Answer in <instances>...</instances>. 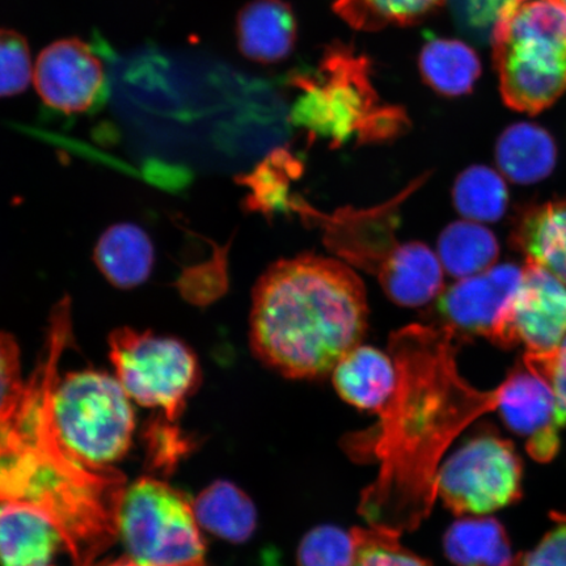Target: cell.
<instances>
[{
  "instance_id": "cell-1",
  "label": "cell",
  "mask_w": 566,
  "mask_h": 566,
  "mask_svg": "<svg viewBox=\"0 0 566 566\" xmlns=\"http://www.w3.org/2000/svg\"><path fill=\"white\" fill-rule=\"evenodd\" d=\"M455 336L448 327L409 325L389 339L398 386L378 427L348 446L356 458L380 463L359 505L371 527L401 535L419 526L434 504L444 450L473 420L497 409V388L479 391L460 377Z\"/></svg>"
},
{
  "instance_id": "cell-2",
  "label": "cell",
  "mask_w": 566,
  "mask_h": 566,
  "mask_svg": "<svg viewBox=\"0 0 566 566\" xmlns=\"http://www.w3.org/2000/svg\"><path fill=\"white\" fill-rule=\"evenodd\" d=\"M71 336L69 322L49 323L44 358L15 412L0 422V502L48 516L75 563L88 566L118 534L125 478L115 469L94 470L77 462L55 433L52 394Z\"/></svg>"
},
{
  "instance_id": "cell-3",
  "label": "cell",
  "mask_w": 566,
  "mask_h": 566,
  "mask_svg": "<svg viewBox=\"0 0 566 566\" xmlns=\"http://www.w3.org/2000/svg\"><path fill=\"white\" fill-rule=\"evenodd\" d=\"M367 317L364 282L350 266L316 254L283 259L253 287L252 350L287 378L323 377L363 342Z\"/></svg>"
},
{
  "instance_id": "cell-4",
  "label": "cell",
  "mask_w": 566,
  "mask_h": 566,
  "mask_svg": "<svg viewBox=\"0 0 566 566\" xmlns=\"http://www.w3.org/2000/svg\"><path fill=\"white\" fill-rule=\"evenodd\" d=\"M371 65L349 46L327 49L316 74H296L300 91L292 122L311 137L329 139L332 146L357 136L360 142L398 137L409 125L405 109L381 104L371 83Z\"/></svg>"
},
{
  "instance_id": "cell-5",
  "label": "cell",
  "mask_w": 566,
  "mask_h": 566,
  "mask_svg": "<svg viewBox=\"0 0 566 566\" xmlns=\"http://www.w3.org/2000/svg\"><path fill=\"white\" fill-rule=\"evenodd\" d=\"M493 63L509 108L536 115L566 91V12L554 0H509L492 28Z\"/></svg>"
},
{
  "instance_id": "cell-6",
  "label": "cell",
  "mask_w": 566,
  "mask_h": 566,
  "mask_svg": "<svg viewBox=\"0 0 566 566\" xmlns=\"http://www.w3.org/2000/svg\"><path fill=\"white\" fill-rule=\"evenodd\" d=\"M118 379L98 371L70 373L56 380L52 417L63 448L94 470L112 469L132 444L134 413Z\"/></svg>"
},
{
  "instance_id": "cell-7",
  "label": "cell",
  "mask_w": 566,
  "mask_h": 566,
  "mask_svg": "<svg viewBox=\"0 0 566 566\" xmlns=\"http://www.w3.org/2000/svg\"><path fill=\"white\" fill-rule=\"evenodd\" d=\"M118 534L140 566H205V543L187 495L153 478L124 492Z\"/></svg>"
},
{
  "instance_id": "cell-8",
  "label": "cell",
  "mask_w": 566,
  "mask_h": 566,
  "mask_svg": "<svg viewBox=\"0 0 566 566\" xmlns=\"http://www.w3.org/2000/svg\"><path fill=\"white\" fill-rule=\"evenodd\" d=\"M117 379L140 406L165 410L175 422L201 380L196 354L181 339L150 331L117 328L108 338Z\"/></svg>"
},
{
  "instance_id": "cell-9",
  "label": "cell",
  "mask_w": 566,
  "mask_h": 566,
  "mask_svg": "<svg viewBox=\"0 0 566 566\" xmlns=\"http://www.w3.org/2000/svg\"><path fill=\"white\" fill-rule=\"evenodd\" d=\"M522 464L513 444L473 437L440 467L437 494L455 514H490L521 497Z\"/></svg>"
},
{
  "instance_id": "cell-10",
  "label": "cell",
  "mask_w": 566,
  "mask_h": 566,
  "mask_svg": "<svg viewBox=\"0 0 566 566\" xmlns=\"http://www.w3.org/2000/svg\"><path fill=\"white\" fill-rule=\"evenodd\" d=\"M566 336V285L547 268L527 260L523 282L509 306L494 344L523 345L530 354L548 353Z\"/></svg>"
},
{
  "instance_id": "cell-11",
  "label": "cell",
  "mask_w": 566,
  "mask_h": 566,
  "mask_svg": "<svg viewBox=\"0 0 566 566\" xmlns=\"http://www.w3.org/2000/svg\"><path fill=\"white\" fill-rule=\"evenodd\" d=\"M35 91L51 108L73 115L94 108L105 92L103 62L80 39L53 42L33 67Z\"/></svg>"
},
{
  "instance_id": "cell-12",
  "label": "cell",
  "mask_w": 566,
  "mask_h": 566,
  "mask_svg": "<svg viewBox=\"0 0 566 566\" xmlns=\"http://www.w3.org/2000/svg\"><path fill=\"white\" fill-rule=\"evenodd\" d=\"M523 275L525 271L521 268L502 264L460 280L446 290L438 302L444 327L455 335L481 336L494 343Z\"/></svg>"
},
{
  "instance_id": "cell-13",
  "label": "cell",
  "mask_w": 566,
  "mask_h": 566,
  "mask_svg": "<svg viewBox=\"0 0 566 566\" xmlns=\"http://www.w3.org/2000/svg\"><path fill=\"white\" fill-rule=\"evenodd\" d=\"M497 410L509 428L527 438V451L537 462H549L560 446L554 392L541 377L523 366L497 388Z\"/></svg>"
},
{
  "instance_id": "cell-14",
  "label": "cell",
  "mask_w": 566,
  "mask_h": 566,
  "mask_svg": "<svg viewBox=\"0 0 566 566\" xmlns=\"http://www.w3.org/2000/svg\"><path fill=\"white\" fill-rule=\"evenodd\" d=\"M400 198L370 210L337 211L334 217L315 214L325 228V242L349 263L377 273L398 243L394 238Z\"/></svg>"
},
{
  "instance_id": "cell-15",
  "label": "cell",
  "mask_w": 566,
  "mask_h": 566,
  "mask_svg": "<svg viewBox=\"0 0 566 566\" xmlns=\"http://www.w3.org/2000/svg\"><path fill=\"white\" fill-rule=\"evenodd\" d=\"M443 265L427 244H398L378 269L388 298L402 307H421L442 294Z\"/></svg>"
},
{
  "instance_id": "cell-16",
  "label": "cell",
  "mask_w": 566,
  "mask_h": 566,
  "mask_svg": "<svg viewBox=\"0 0 566 566\" xmlns=\"http://www.w3.org/2000/svg\"><path fill=\"white\" fill-rule=\"evenodd\" d=\"M237 35L248 60L271 65L293 53L298 24L285 0H253L239 13Z\"/></svg>"
},
{
  "instance_id": "cell-17",
  "label": "cell",
  "mask_w": 566,
  "mask_h": 566,
  "mask_svg": "<svg viewBox=\"0 0 566 566\" xmlns=\"http://www.w3.org/2000/svg\"><path fill=\"white\" fill-rule=\"evenodd\" d=\"M332 371L338 395L349 405L369 412L380 413L398 386L392 357L373 346H356Z\"/></svg>"
},
{
  "instance_id": "cell-18",
  "label": "cell",
  "mask_w": 566,
  "mask_h": 566,
  "mask_svg": "<svg viewBox=\"0 0 566 566\" xmlns=\"http://www.w3.org/2000/svg\"><path fill=\"white\" fill-rule=\"evenodd\" d=\"M63 544L54 523L32 507L0 502V565L53 566Z\"/></svg>"
},
{
  "instance_id": "cell-19",
  "label": "cell",
  "mask_w": 566,
  "mask_h": 566,
  "mask_svg": "<svg viewBox=\"0 0 566 566\" xmlns=\"http://www.w3.org/2000/svg\"><path fill=\"white\" fill-rule=\"evenodd\" d=\"M94 259L106 281L127 290L142 285L150 277L155 250L150 237L139 226L117 223L98 238Z\"/></svg>"
},
{
  "instance_id": "cell-20",
  "label": "cell",
  "mask_w": 566,
  "mask_h": 566,
  "mask_svg": "<svg viewBox=\"0 0 566 566\" xmlns=\"http://www.w3.org/2000/svg\"><path fill=\"white\" fill-rule=\"evenodd\" d=\"M557 148L551 134L539 125L509 126L495 146V160L507 179L534 184L546 179L556 166Z\"/></svg>"
},
{
  "instance_id": "cell-21",
  "label": "cell",
  "mask_w": 566,
  "mask_h": 566,
  "mask_svg": "<svg viewBox=\"0 0 566 566\" xmlns=\"http://www.w3.org/2000/svg\"><path fill=\"white\" fill-rule=\"evenodd\" d=\"M513 243L566 285V200L527 210L515 226Z\"/></svg>"
},
{
  "instance_id": "cell-22",
  "label": "cell",
  "mask_w": 566,
  "mask_h": 566,
  "mask_svg": "<svg viewBox=\"0 0 566 566\" xmlns=\"http://www.w3.org/2000/svg\"><path fill=\"white\" fill-rule=\"evenodd\" d=\"M198 525L231 543H244L258 527V511L248 495L229 481H216L193 504Z\"/></svg>"
},
{
  "instance_id": "cell-23",
  "label": "cell",
  "mask_w": 566,
  "mask_h": 566,
  "mask_svg": "<svg viewBox=\"0 0 566 566\" xmlns=\"http://www.w3.org/2000/svg\"><path fill=\"white\" fill-rule=\"evenodd\" d=\"M419 67L422 81L448 97L470 94L481 75L476 52L452 39L429 40L421 49Z\"/></svg>"
},
{
  "instance_id": "cell-24",
  "label": "cell",
  "mask_w": 566,
  "mask_h": 566,
  "mask_svg": "<svg viewBox=\"0 0 566 566\" xmlns=\"http://www.w3.org/2000/svg\"><path fill=\"white\" fill-rule=\"evenodd\" d=\"M443 549L457 566H507L514 557L505 528L493 518L452 523L446 531Z\"/></svg>"
},
{
  "instance_id": "cell-25",
  "label": "cell",
  "mask_w": 566,
  "mask_h": 566,
  "mask_svg": "<svg viewBox=\"0 0 566 566\" xmlns=\"http://www.w3.org/2000/svg\"><path fill=\"white\" fill-rule=\"evenodd\" d=\"M499 253V242L491 230L469 219L448 226L438 240V258L444 271L459 280L488 271Z\"/></svg>"
},
{
  "instance_id": "cell-26",
  "label": "cell",
  "mask_w": 566,
  "mask_h": 566,
  "mask_svg": "<svg viewBox=\"0 0 566 566\" xmlns=\"http://www.w3.org/2000/svg\"><path fill=\"white\" fill-rule=\"evenodd\" d=\"M301 174L302 165L298 159L285 150H275L253 171L239 177V182L250 189L245 200L247 208L265 216L292 209L290 182Z\"/></svg>"
},
{
  "instance_id": "cell-27",
  "label": "cell",
  "mask_w": 566,
  "mask_h": 566,
  "mask_svg": "<svg viewBox=\"0 0 566 566\" xmlns=\"http://www.w3.org/2000/svg\"><path fill=\"white\" fill-rule=\"evenodd\" d=\"M452 200L459 214L473 222H497L509 203L506 182L485 166H473L458 176Z\"/></svg>"
},
{
  "instance_id": "cell-28",
  "label": "cell",
  "mask_w": 566,
  "mask_h": 566,
  "mask_svg": "<svg viewBox=\"0 0 566 566\" xmlns=\"http://www.w3.org/2000/svg\"><path fill=\"white\" fill-rule=\"evenodd\" d=\"M444 0H336L339 18L358 31L374 32L388 25H412L440 9Z\"/></svg>"
},
{
  "instance_id": "cell-29",
  "label": "cell",
  "mask_w": 566,
  "mask_h": 566,
  "mask_svg": "<svg viewBox=\"0 0 566 566\" xmlns=\"http://www.w3.org/2000/svg\"><path fill=\"white\" fill-rule=\"evenodd\" d=\"M357 552L353 530L348 533L337 526L322 525L304 535L296 563L298 566H354Z\"/></svg>"
},
{
  "instance_id": "cell-30",
  "label": "cell",
  "mask_w": 566,
  "mask_h": 566,
  "mask_svg": "<svg viewBox=\"0 0 566 566\" xmlns=\"http://www.w3.org/2000/svg\"><path fill=\"white\" fill-rule=\"evenodd\" d=\"M357 562L354 566H433L407 549L400 535L377 527L354 528Z\"/></svg>"
},
{
  "instance_id": "cell-31",
  "label": "cell",
  "mask_w": 566,
  "mask_h": 566,
  "mask_svg": "<svg viewBox=\"0 0 566 566\" xmlns=\"http://www.w3.org/2000/svg\"><path fill=\"white\" fill-rule=\"evenodd\" d=\"M32 77L31 52L24 35L0 30V97L20 95Z\"/></svg>"
},
{
  "instance_id": "cell-32",
  "label": "cell",
  "mask_w": 566,
  "mask_h": 566,
  "mask_svg": "<svg viewBox=\"0 0 566 566\" xmlns=\"http://www.w3.org/2000/svg\"><path fill=\"white\" fill-rule=\"evenodd\" d=\"M24 391L17 339L0 332V422L15 412Z\"/></svg>"
},
{
  "instance_id": "cell-33",
  "label": "cell",
  "mask_w": 566,
  "mask_h": 566,
  "mask_svg": "<svg viewBox=\"0 0 566 566\" xmlns=\"http://www.w3.org/2000/svg\"><path fill=\"white\" fill-rule=\"evenodd\" d=\"M528 369L551 387L557 406V423L566 427V336L556 349L543 354H525L523 358Z\"/></svg>"
},
{
  "instance_id": "cell-34",
  "label": "cell",
  "mask_w": 566,
  "mask_h": 566,
  "mask_svg": "<svg viewBox=\"0 0 566 566\" xmlns=\"http://www.w3.org/2000/svg\"><path fill=\"white\" fill-rule=\"evenodd\" d=\"M554 526L534 549L513 557L507 566H566V514H552Z\"/></svg>"
},
{
  "instance_id": "cell-35",
  "label": "cell",
  "mask_w": 566,
  "mask_h": 566,
  "mask_svg": "<svg viewBox=\"0 0 566 566\" xmlns=\"http://www.w3.org/2000/svg\"><path fill=\"white\" fill-rule=\"evenodd\" d=\"M509 0H450L460 24L472 32H485L494 25Z\"/></svg>"
},
{
  "instance_id": "cell-36",
  "label": "cell",
  "mask_w": 566,
  "mask_h": 566,
  "mask_svg": "<svg viewBox=\"0 0 566 566\" xmlns=\"http://www.w3.org/2000/svg\"><path fill=\"white\" fill-rule=\"evenodd\" d=\"M168 422L154 423L148 434L154 462L165 469L176 464L189 450L188 441L184 440L179 430L169 427Z\"/></svg>"
},
{
  "instance_id": "cell-37",
  "label": "cell",
  "mask_w": 566,
  "mask_h": 566,
  "mask_svg": "<svg viewBox=\"0 0 566 566\" xmlns=\"http://www.w3.org/2000/svg\"><path fill=\"white\" fill-rule=\"evenodd\" d=\"M92 566V565H88ZM103 566H140L132 560V558H123V560H118L113 564L103 565Z\"/></svg>"
},
{
  "instance_id": "cell-38",
  "label": "cell",
  "mask_w": 566,
  "mask_h": 566,
  "mask_svg": "<svg viewBox=\"0 0 566 566\" xmlns=\"http://www.w3.org/2000/svg\"><path fill=\"white\" fill-rule=\"evenodd\" d=\"M554 2L562 7V9L566 12V0H554Z\"/></svg>"
}]
</instances>
